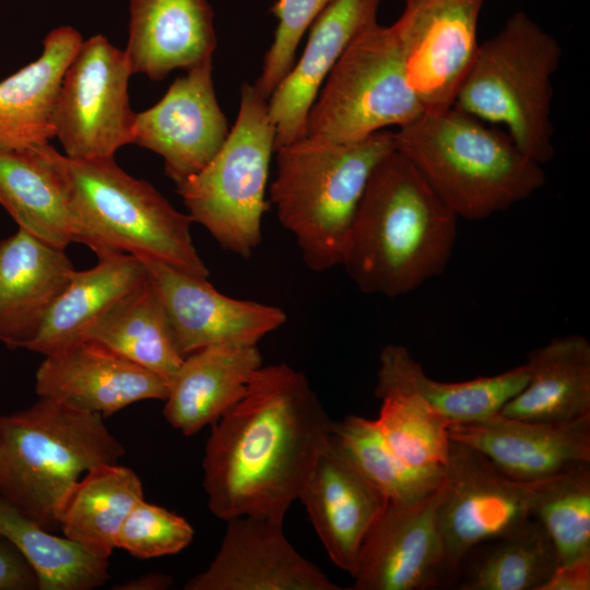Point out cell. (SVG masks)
Returning <instances> with one entry per match:
<instances>
[{"mask_svg": "<svg viewBox=\"0 0 590 590\" xmlns=\"http://www.w3.org/2000/svg\"><path fill=\"white\" fill-rule=\"evenodd\" d=\"M333 427L303 373L262 365L212 424L202 460L210 511L224 521L249 516L283 523Z\"/></svg>", "mask_w": 590, "mask_h": 590, "instance_id": "1", "label": "cell"}, {"mask_svg": "<svg viewBox=\"0 0 590 590\" xmlns=\"http://www.w3.org/2000/svg\"><path fill=\"white\" fill-rule=\"evenodd\" d=\"M457 223L458 216L394 150L368 180L341 266L363 293L405 295L445 271Z\"/></svg>", "mask_w": 590, "mask_h": 590, "instance_id": "2", "label": "cell"}, {"mask_svg": "<svg viewBox=\"0 0 590 590\" xmlns=\"http://www.w3.org/2000/svg\"><path fill=\"white\" fill-rule=\"evenodd\" d=\"M394 146L458 219L491 217L545 184L507 132L455 106L399 128Z\"/></svg>", "mask_w": 590, "mask_h": 590, "instance_id": "3", "label": "cell"}, {"mask_svg": "<svg viewBox=\"0 0 590 590\" xmlns=\"http://www.w3.org/2000/svg\"><path fill=\"white\" fill-rule=\"evenodd\" d=\"M394 150V132L387 130L347 143L303 137L275 149L271 202L310 270L341 266L368 180Z\"/></svg>", "mask_w": 590, "mask_h": 590, "instance_id": "4", "label": "cell"}, {"mask_svg": "<svg viewBox=\"0 0 590 590\" xmlns=\"http://www.w3.org/2000/svg\"><path fill=\"white\" fill-rule=\"evenodd\" d=\"M39 148L62 178L87 247L98 259L127 252L209 276L193 245L191 217L177 211L152 185L127 174L114 157L76 160L48 142Z\"/></svg>", "mask_w": 590, "mask_h": 590, "instance_id": "5", "label": "cell"}, {"mask_svg": "<svg viewBox=\"0 0 590 590\" xmlns=\"http://www.w3.org/2000/svg\"><path fill=\"white\" fill-rule=\"evenodd\" d=\"M103 416L51 398L0 416V495L46 529L82 473L123 457Z\"/></svg>", "mask_w": 590, "mask_h": 590, "instance_id": "6", "label": "cell"}, {"mask_svg": "<svg viewBox=\"0 0 590 590\" xmlns=\"http://www.w3.org/2000/svg\"><path fill=\"white\" fill-rule=\"evenodd\" d=\"M560 59L557 39L517 12L479 45L453 106L506 127L521 152L544 165L555 153L552 78Z\"/></svg>", "mask_w": 590, "mask_h": 590, "instance_id": "7", "label": "cell"}, {"mask_svg": "<svg viewBox=\"0 0 590 590\" xmlns=\"http://www.w3.org/2000/svg\"><path fill=\"white\" fill-rule=\"evenodd\" d=\"M275 130L268 102L245 82L236 122L213 158L176 185L192 222L219 245L249 258L262 241V217Z\"/></svg>", "mask_w": 590, "mask_h": 590, "instance_id": "8", "label": "cell"}, {"mask_svg": "<svg viewBox=\"0 0 590 590\" xmlns=\"http://www.w3.org/2000/svg\"><path fill=\"white\" fill-rule=\"evenodd\" d=\"M403 68L394 23L361 32L340 57L307 117L304 137L347 143L423 115Z\"/></svg>", "mask_w": 590, "mask_h": 590, "instance_id": "9", "label": "cell"}, {"mask_svg": "<svg viewBox=\"0 0 590 590\" xmlns=\"http://www.w3.org/2000/svg\"><path fill=\"white\" fill-rule=\"evenodd\" d=\"M548 479H511L482 452L450 439L446 495L438 514L446 587H453L460 564L471 548L506 535L533 518L535 503Z\"/></svg>", "mask_w": 590, "mask_h": 590, "instance_id": "10", "label": "cell"}, {"mask_svg": "<svg viewBox=\"0 0 590 590\" xmlns=\"http://www.w3.org/2000/svg\"><path fill=\"white\" fill-rule=\"evenodd\" d=\"M131 74L127 52L105 36L82 42L64 72L54 111L55 137L66 156L109 158L133 142Z\"/></svg>", "mask_w": 590, "mask_h": 590, "instance_id": "11", "label": "cell"}, {"mask_svg": "<svg viewBox=\"0 0 590 590\" xmlns=\"http://www.w3.org/2000/svg\"><path fill=\"white\" fill-rule=\"evenodd\" d=\"M483 0H414L394 23L408 84L424 114L453 106L479 49Z\"/></svg>", "mask_w": 590, "mask_h": 590, "instance_id": "12", "label": "cell"}, {"mask_svg": "<svg viewBox=\"0 0 590 590\" xmlns=\"http://www.w3.org/2000/svg\"><path fill=\"white\" fill-rule=\"evenodd\" d=\"M446 480L410 504L389 503L367 533L352 590H430L446 587L439 507Z\"/></svg>", "mask_w": 590, "mask_h": 590, "instance_id": "13", "label": "cell"}, {"mask_svg": "<svg viewBox=\"0 0 590 590\" xmlns=\"http://www.w3.org/2000/svg\"><path fill=\"white\" fill-rule=\"evenodd\" d=\"M137 257L164 305L176 346L184 357L211 345H257L287 320L285 311L276 306L229 297L206 278Z\"/></svg>", "mask_w": 590, "mask_h": 590, "instance_id": "14", "label": "cell"}, {"mask_svg": "<svg viewBox=\"0 0 590 590\" xmlns=\"http://www.w3.org/2000/svg\"><path fill=\"white\" fill-rule=\"evenodd\" d=\"M212 68V58L192 66L154 106L135 114L132 143L162 156L165 174L176 185L200 172L229 132Z\"/></svg>", "mask_w": 590, "mask_h": 590, "instance_id": "15", "label": "cell"}, {"mask_svg": "<svg viewBox=\"0 0 590 590\" xmlns=\"http://www.w3.org/2000/svg\"><path fill=\"white\" fill-rule=\"evenodd\" d=\"M220 548L186 590H341L302 556L283 532V523L241 516L226 521Z\"/></svg>", "mask_w": 590, "mask_h": 590, "instance_id": "16", "label": "cell"}, {"mask_svg": "<svg viewBox=\"0 0 590 590\" xmlns=\"http://www.w3.org/2000/svg\"><path fill=\"white\" fill-rule=\"evenodd\" d=\"M35 391L103 417L143 400H165L168 381L94 341L46 355Z\"/></svg>", "mask_w": 590, "mask_h": 590, "instance_id": "17", "label": "cell"}, {"mask_svg": "<svg viewBox=\"0 0 590 590\" xmlns=\"http://www.w3.org/2000/svg\"><path fill=\"white\" fill-rule=\"evenodd\" d=\"M449 438L487 457L519 481L552 477L590 463V415L564 423L511 418L499 412L481 421L453 423Z\"/></svg>", "mask_w": 590, "mask_h": 590, "instance_id": "18", "label": "cell"}, {"mask_svg": "<svg viewBox=\"0 0 590 590\" xmlns=\"http://www.w3.org/2000/svg\"><path fill=\"white\" fill-rule=\"evenodd\" d=\"M329 558L354 573L362 544L388 499L331 435L298 498Z\"/></svg>", "mask_w": 590, "mask_h": 590, "instance_id": "19", "label": "cell"}, {"mask_svg": "<svg viewBox=\"0 0 590 590\" xmlns=\"http://www.w3.org/2000/svg\"><path fill=\"white\" fill-rule=\"evenodd\" d=\"M380 2L331 0L312 22L302 57L269 97L275 149L304 137L321 85L354 38L377 22Z\"/></svg>", "mask_w": 590, "mask_h": 590, "instance_id": "20", "label": "cell"}, {"mask_svg": "<svg viewBox=\"0 0 590 590\" xmlns=\"http://www.w3.org/2000/svg\"><path fill=\"white\" fill-rule=\"evenodd\" d=\"M74 271L63 249L24 229L0 240V342L23 349Z\"/></svg>", "mask_w": 590, "mask_h": 590, "instance_id": "21", "label": "cell"}, {"mask_svg": "<svg viewBox=\"0 0 590 590\" xmlns=\"http://www.w3.org/2000/svg\"><path fill=\"white\" fill-rule=\"evenodd\" d=\"M129 11L125 51L133 73L158 81L212 58L216 35L206 0H129Z\"/></svg>", "mask_w": 590, "mask_h": 590, "instance_id": "22", "label": "cell"}, {"mask_svg": "<svg viewBox=\"0 0 590 590\" xmlns=\"http://www.w3.org/2000/svg\"><path fill=\"white\" fill-rule=\"evenodd\" d=\"M262 365L257 345H211L185 356L168 382L165 420L185 436L197 434L244 396Z\"/></svg>", "mask_w": 590, "mask_h": 590, "instance_id": "23", "label": "cell"}, {"mask_svg": "<svg viewBox=\"0 0 590 590\" xmlns=\"http://www.w3.org/2000/svg\"><path fill=\"white\" fill-rule=\"evenodd\" d=\"M68 25L49 32L43 52L0 82V150L22 152L55 138L54 111L64 72L82 44Z\"/></svg>", "mask_w": 590, "mask_h": 590, "instance_id": "24", "label": "cell"}, {"mask_svg": "<svg viewBox=\"0 0 590 590\" xmlns=\"http://www.w3.org/2000/svg\"><path fill=\"white\" fill-rule=\"evenodd\" d=\"M0 204L19 228L56 248L87 246L63 180L39 145L22 152L0 150Z\"/></svg>", "mask_w": 590, "mask_h": 590, "instance_id": "25", "label": "cell"}, {"mask_svg": "<svg viewBox=\"0 0 590 590\" xmlns=\"http://www.w3.org/2000/svg\"><path fill=\"white\" fill-rule=\"evenodd\" d=\"M528 380L526 364L467 381L434 380L404 345L388 344L379 355L375 390L396 389L414 394L453 424L481 421L499 412L526 387Z\"/></svg>", "mask_w": 590, "mask_h": 590, "instance_id": "26", "label": "cell"}, {"mask_svg": "<svg viewBox=\"0 0 590 590\" xmlns=\"http://www.w3.org/2000/svg\"><path fill=\"white\" fill-rule=\"evenodd\" d=\"M526 387L500 409L504 416L564 423L590 415V342L580 334L556 337L532 350Z\"/></svg>", "mask_w": 590, "mask_h": 590, "instance_id": "27", "label": "cell"}, {"mask_svg": "<svg viewBox=\"0 0 590 590\" xmlns=\"http://www.w3.org/2000/svg\"><path fill=\"white\" fill-rule=\"evenodd\" d=\"M146 278L142 260L127 252L101 258L88 270H75L23 349L46 356L84 341L99 318Z\"/></svg>", "mask_w": 590, "mask_h": 590, "instance_id": "28", "label": "cell"}, {"mask_svg": "<svg viewBox=\"0 0 590 590\" xmlns=\"http://www.w3.org/2000/svg\"><path fill=\"white\" fill-rule=\"evenodd\" d=\"M142 499V482L132 469L99 463L69 487L56 508V521L66 538L109 559L125 519Z\"/></svg>", "mask_w": 590, "mask_h": 590, "instance_id": "29", "label": "cell"}, {"mask_svg": "<svg viewBox=\"0 0 590 590\" xmlns=\"http://www.w3.org/2000/svg\"><path fill=\"white\" fill-rule=\"evenodd\" d=\"M85 340L104 345L168 382L184 361L164 305L149 278L105 312Z\"/></svg>", "mask_w": 590, "mask_h": 590, "instance_id": "30", "label": "cell"}, {"mask_svg": "<svg viewBox=\"0 0 590 590\" xmlns=\"http://www.w3.org/2000/svg\"><path fill=\"white\" fill-rule=\"evenodd\" d=\"M559 564L556 550L534 518L519 529L471 548L452 588L540 590Z\"/></svg>", "mask_w": 590, "mask_h": 590, "instance_id": "31", "label": "cell"}, {"mask_svg": "<svg viewBox=\"0 0 590 590\" xmlns=\"http://www.w3.org/2000/svg\"><path fill=\"white\" fill-rule=\"evenodd\" d=\"M0 538L36 574L39 590H92L109 578V562L74 541L54 534L0 495Z\"/></svg>", "mask_w": 590, "mask_h": 590, "instance_id": "32", "label": "cell"}, {"mask_svg": "<svg viewBox=\"0 0 590 590\" xmlns=\"http://www.w3.org/2000/svg\"><path fill=\"white\" fill-rule=\"evenodd\" d=\"M333 437L389 503H414L445 479V473L422 472L406 464L386 441L375 420L349 415L334 422Z\"/></svg>", "mask_w": 590, "mask_h": 590, "instance_id": "33", "label": "cell"}, {"mask_svg": "<svg viewBox=\"0 0 590 590\" xmlns=\"http://www.w3.org/2000/svg\"><path fill=\"white\" fill-rule=\"evenodd\" d=\"M380 399L375 420L393 451L411 468L427 473H445L452 424L430 410L414 394L396 389L375 390Z\"/></svg>", "mask_w": 590, "mask_h": 590, "instance_id": "34", "label": "cell"}, {"mask_svg": "<svg viewBox=\"0 0 590 590\" xmlns=\"http://www.w3.org/2000/svg\"><path fill=\"white\" fill-rule=\"evenodd\" d=\"M532 516L550 536L559 564L590 557V463L550 477Z\"/></svg>", "mask_w": 590, "mask_h": 590, "instance_id": "35", "label": "cell"}, {"mask_svg": "<svg viewBox=\"0 0 590 590\" xmlns=\"http://www.w3.org/2000/svg\"><path fill=\"white\" fill-rule=\"evenodd\" d=\"M191 524L168 509L140 500L128 514L116 538V548L140 559L173 555L193 539Z\"/></svg>", "mask_w": 590, "mask_h": 590, "instance_id": "36", "label": "cell"}, {"mask_svg": "<svg viewBox=\"0 0 590 590\" xmlns=\"http://www.w3.org/2000/svg\"><path fill=\"white\" fill-rule=\"evenodd\" d=\"M330 1L278 0L273 4L271 11L278 19V26L264 56L261 74L253 85L263 98L268 99L287 75L304 33Z\"/></svg>", "mask_w": 590, "mask_h": 590, "instance_id": "37", "label": "cell"}, {"mask_svg": "<svg viewBox=\"0 0 590 590\" xmlns=\"http://www.w3.org/2000/svg\"><path fill=\"white\" fill-rule=\"evenodd\" d=\"M33 589H38V580L33 568L10 543L1 539L0 590Z\"/></svg>", "mask_w": 590, "mask_h": 590, "instance_id": "38", "label": "cell"}, {"mask_svg": "<svg viewBox=\"0 0 590 590\" xmlns=\"http://www.w3.org/2000/svg\"><path fill=\"white\" fill-rule=\"evenodd\" d=\"M590 557L558 564L540 590H589Z\"/></svg>", "mask_w": 590, "mask_h": 590, "instance_id": "39", "label": "cell"}, {"mask_svg": "<svg viewBox=\"0 0 590 590\" xmlns=\"http://www.w3.org/2000/svg\"><path fill=\"white\" fill-rule=\"evenodd\" d=\"M172 585V578L162 574H149L132 579L115 589L119 590H162Z\"/></svg>", "mask_w": 590, "mask_h": 590, "instance_id": "40", "label": "cell"}, {"mask_svg": "<svg viewBox=\"0 0 590 590\" xmlns=\"http://www.w3.org/2000/svg\"><path fill=\"white\" fill-rule=\"evenodd\" d=\"M412 1H414V0H405L406 3L412 2Z\"/></svg>", "mask_w": 590, "mask_h": 590, "instance_id": "41", "label": "cell"}]
</instances>
